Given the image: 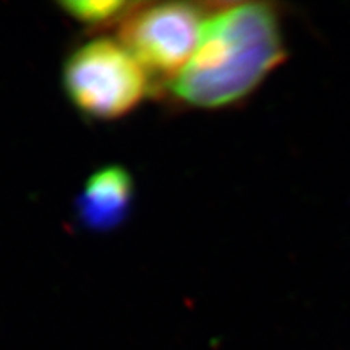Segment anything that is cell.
<instances>
[{"label": "cell", "instance_id": "6da1fadb", "mask_svg": "<svg viewBox=\"0 0 350 350\" xmlns=\"http://www.w3.org/2000/svg\"><path fill=\"white\" fill-rule=\"evenodd\" d=\"M286 59L282 12L275 3H209L190 62L163 93L180 107H234L255 94Z\"/></svg>", "mask_w": 350, "mask_h": 350}, {"label": "cell", "instance_id": "7a4b0ae2", "mask_svg": "<svg viewBox=\"0 0 350 350\" xmlns=\"http://www.w3.org/2000/svg\"><path fill=\"white\" fill-rule=\"evenodd\" d=\"M62 83L81 116L111 122L129 116L152 93L150 77L119 39L93 38L64 64Z\"/></svg>", "mask_w": 350, "mask_h": 350}, {"label": "cell", "instance_id": "3957f363", "mask_svg": "<svg viewBox=\"0 0 350 350\" xmlns=\"http://www.w3.org/2000/svg\"><path fill=\"white\" fill-rule=\"evenodd\" d=\"M209 3L139 2L119 28V41L150 77L152 91L170 85L198 46Z\"/></svg>", "mask_w": 350, "mask_h": 350}, {"label": "cell", "instance_id": "277c9868", "mask_svg": "<svg viewBox=\"0 0 350 350\" xmlns=\"http://www.w3.org/2000/svg\"><path fill=\"white\" fill-rule=\"evenodd\" d=\"M135 200V182L122 165H106L91 174L77 198V219L86 230L106 234L129 219Z\"/></svg>", "mask_w": 350, "mask_h": 350}, {"label": "cell", "instance_id": "5b68a950", "mask_svg": "<svg viewBox=\"0 0 350 350\" xmlns=\"http://www.w3.org/2000/svg\"><path fill=\"white\" fill-rule=\"evenodd\" d=\"M60 8L88 31L98 33L111 26L120 25L137 10L139 2H125V0H68L60 2Z\"/></svg>", "mask_w": 350, "mask_h": 350}]
</instances>
